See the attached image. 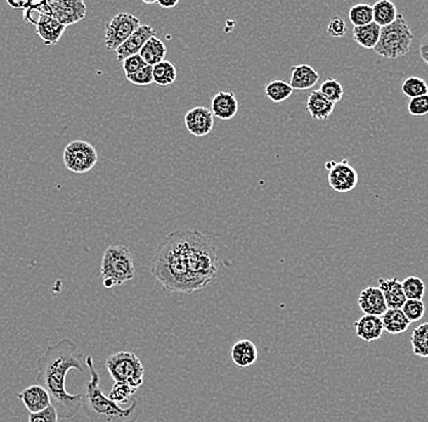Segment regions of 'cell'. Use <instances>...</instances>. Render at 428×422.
Masks as SVG:
<instances>
[{
  "label": "cell",
  "mask_w": 428,
  "mask_h": 422,
  "mask_svg": "<svg viewBox=\"0 0 428 422\" xmlns=\"http://www.w3.org/2000/svg\"><path fill=\"white\" fill-rule=\"evenodd\" d=\"M28 422H59V415L56 413V409L49 405L39 413L30 414Z\"/></svg>",
  "instance_id": "39"
},
{
  "label": "cell",
  "mask_w": 428,
  "mask_h": 422,
  "mask_svg": "<svg viewBox=\"0 0 428 422\" xmlns=\"http://www.w3.org/2000/svg\"><path fill=\"white\" fill-rule=\"evenodd\" d=\"M372 14L374 23L380 27H386L397 20V6L391 0H380L372 6Z\"/></svg>",
  "instance_id": "26"
},
{
  "label": "cell",
  "mask_w": 428,
  "mask_h": 422,
  "mask_svg": "<svg viewBox=\"0 0 428 422\" xmlns=\"http://www.w3.org/2000/svg\"><path fill=\"white\" fill-rule=\"evenodd\" d=\"M184 248L191 273L211 285L218 274L219 257L209 238L196 230H184Z\"/></svg>",
  "instance_id": "4"
},
{
  "label": "cell",
  "mask_w": 428,
  "mask_h": 422,
  "mask_svg": "<svg viewBox=\"0 0 428 422\" xmlns=\"http://www.w3.org/2000/svg\"><path fill=\"white\" fill-rule=\"evenodd\" d=\"M403 313L409 320V323H415L424 318L426 313V306L422 301H415V300H406L404 306L401 308Z\"/></svg>",
  "instance_id": "36"
},
{
  "label": "cell",
  "mask_w": 428,
  "mask_h": 422,
  "mask_svg": "<svg viewBox=\"0 0 428 422\" xmlns=\"http://www.w3.org/2000/svg\"><path fill=\"white\" fill-rule=\"evenodd\" d=\"M383 330L391 335H399L406 333L410 326L409 320L401 309H387L382 315Z\"/></svg>",
  "instance_id": "24"
},
{
  "label": "cell",
  "mask_w": 428,
  "mask_h": 422,
  "mask_svg": "<svg viewBox=\"0 0 428 422\" xmlns=\"http://www.w3.org/2000/svg\"><path fill=\"white\" fill-rule=\"evenodd\" d=\"M106 369L115 382H122L138 390L144 382L145 369L136 354L121 350L106 359Z\"/></svg>",
  "instance_id": "7"
},
{
  "label": "cell",
  "mask_w": 428,
  "mask_h": 422,
  "mask_svg": "<svg viewBox=\"0 0 428 422\" xmlns=\"http://www.w3.org/2000/svg\"><path fill=\"white\" fill-rule=\"evenodd\" d=\"M8 5H9L10 8H13L15 10H25L28 9L30 8V5H31V0L28 1V0H18V1H15V0H8Z\"/></svg>",
  "instance_id": "42"
},
{
  "label": "cell",
  "mask_w": 428,
  "mask_h": 422,
  "mask_svg": "<svg viewBox=\"0 0 428 422\" xmlns=\"http://www.w3.org/2000/svg\"><path fill=\"white\" fill-rule=\"evenodd\" d=\"M403 292L406 295V300H415V301H422L424 293H426V285L422 279L417 276H409L404 281H401Z\"/></svg>",
  "instance_id": "30"
},
{
  "label": "cell",
  "mask_w": 428,
  "mask_h": 422,
  "mask_svg": "<svg viewBox=\"0 0 428 422\" xmlns=\"http://www.w3.org/2000/svg\"><path fill=\"white\" fill-rule=\"evenodd\" d=\"M136 390L133 387L127 385V383H122V382H115L112 390L110 392V395H108L110 399L113 400L115 403H117L118 405L127 404L129 403L131 400H134L136 398Z\"/></svg>",
  "instance_id": "34"
},
{
  "label": "cell",
  "mask_w": 428,
  "mask_h": 422,
  "mask_svg": "<svg viewBox=\"0 0 428 422\" xmlns=\"http://www.w3.org/2000/svg\"><path fill=\"white\" fill-rule=\"evenodd\" d=\"M38 385L49 393L51 405L56 409L59 418H72L82 408L83 393L71 395L66 390V375L70 370L84 373L83 354L74 342L63 338L56 345L48 347L37 363Z\"/></svg>",
  "instance_id": "1"
},
{
  "label": "cell",
  "mask_w": 428,
  "mask_h": 422,
  "mask_svg": "<svg viewBox=\"0 0 428 422\" xmlns=\"http://www.w3.org/2000/svg\"><path fill=\"white\" fill-rule=\"evenodd\" d=\"M335 103L326 99L319 90L311 91L306 101V111L318 121L329 120L331 113H334Z\"/></svg>",
  "instance_id": "20"
},
{
  "label": "cell",
  "mask_w": 428,
  "mask_h": 422,
  "mask_svg": "<svg viewBox=\"0 0 428 422\" xmlns=\"http://www.w3.org/2000/svg\"><path fill=\"white\" fill-rule=\"evenodd\" d=\"M139 55L146 65L153 68L155 65L164 61L167 55V46L161 39H158L157 37H153L146 41L143 49L140 50Z\"/></svg>",
  "instance_id": "22"
},
{
  "label": "cell",
  "mask_w": 428,
  "mask_h": 422,
  "mask_svg": "<svg viewBox=\"0 0 428 422\" xmlns=\"http://www.w3.org/2000/svg\"><path fill=\"white\" fill-rule=\"evenodd\" d=\"M257 358V347L249 340H240L231 348V359L240 368L251 366Z\"/></svg>",
  "instance_id": "21"
},
{
  "label": "cell",
  "mask_w": 428,
  "mask_h": 422,
  "mask_svg": "<svg viewBox=\"0 0 428 422\" xmlns=\"http://www.w3.org/2000/svg\"><path fill=\"white\" fill-rule=\"evenodd\" d=\"M408 110L411 116L424 117L428 115V94L410 99Z\"/></svg>",
  "instance_id": "38"
},
{
  "label": "cell",
  "mask_w": 428,
  "mask_h": 422,
  "mask_svg": "<svg viewBox=\"0 0 428 422\" xmlns=\"http://www.w3.org/2000/svg\"><path fill=\"white\" fill-rule=\"evenodd\" d=\"M349 20L354 27H361L374 23L372 6L368 4L354 5L349 10Z\"/></svg>",
  "instance_id": "33"
},
{
  "label": "cell",
  "mask_w": 428,
  "mask_h": 422,
  "mask_svg": "<svg viewBox=\"0 0 428 422\" xmlns=\"http://www.w3.org/2000/svg\"><path fill=\"white\" fill-rule=\"evenodd\" d=\"M358 305L365 315L382 316L388 309L382 291L376 286L364 288L358 298Z\"/></svg>",
  "instance_id": "14"
},
{
  "label": "cell",
  "mask_w": 428,
  "mask_h": 422,
  "mask_svg": "<svg viewBox=\"0 0 428 422\" xmlns=\"http://www.w3.org/2000/svg\"><path fill=\"white\" fill-rule=\"evenodd\" d=\"M293 89L284 81H273L266 86V96L273 103H283L292 95Z\"/></svg>",
  "instance_id": "31"
},
{
  "label": "cell",
  "mask_w": 428,
  "mask_h": 422,
  "mask_svg": "<svg viewBox=\"0 0 428 422\" xmlns=\"http://www.w3.org/2000/svg\"><path fill=\"white\" fill-rule=\"evenodd\" d=\"M53 18L63 26H71L86 18V5L82 0H49Z\"/></svg>",
  "instance_id": "10"
},
{
  "label": "cell",
  "mask_w": 428,
  "mask_h": 422,
  "mask_svg": "<svg viewBox=\"0 0 428 422\" xmlns=\"http://www.w3.org/2000/svg\"><path fill=\"white\" fill-rule=\"evenodd\" d=\"M358 173L348 160L335 162L329 171V184L336 193H346L356 189L358 185Z\"/></svg>",
  "instance_id": "11"
},
{
  "label": "cell",
  "mask_w": 428,
  "mask_h": 422,
  "mask_svg": "<svg viewBox=\"0 0 428 422\" xmlns=\"http://www.w3.org/2000/svg\"><path fill=\"white\" fill-rule=\"evenodd\" d=\"M319 91L324 95L326 99L330 100L335 105L342 100L343 94H344L342 84L336 81L335 78H328L326 81L323 82Z\"/></svg>",
  "instance_id": "35"
},
{
  "label": "cell",
  "mask_w": 428,
  "mask_h": 422,
  "mask_svg": "<svg viewBox=\"0 0 428 422\" xmlns=\"http://www.w3.org/2000/svg\"><path fill=\"white\" fill-rule=\"evenodd\" d=\"M65 30L66 26H63L59 21L51 18L37 26V34L44 44L53 46L59 43L65 33Z\"/></svg>",
  "instance_id": "23"
},
{
  "label": "cell",
  "mask_w": 428,
  "mask_h": 422,
  "mask_svg": "<svg viewBox=\"0 0 428 422\" xmlns=\"http://www.w3.org/2000/svg\"><path fill=\"white\" fill-rule=\"evenodd\" d=\"M420 55H421V58L424 60V63L428 65V51H420Z\"/></svg>",
  "instance_id": "45"
},
{
  "label": "cell",
  "mask_w": 428,
  "mask_h": 422,
  "mask_svg": "<svg viewBox=\"0 0 428 422\" xmlns=\"http://www.w3.org/2000/svg\"><path fill=\"white\" fill-rule=\"evenodd\" d=\"M128 82H131L133 84L139 87L150 86L151 83H153V66H145V68L139 70L138 72L133 73V75H128L126 76Z\"/></svg>",
  "instance_id": "37"
},
{
  "label": "cell",
  "mask_w": 428,
  "mask_h": 422,
  "mask_svg": "<svg viewBox=\"0 0 428 422\" xmlns=\"http://www.w3.org/2000/svg\"><path fill=\"white\" fill-rule=\"evenodd\" d=\"M153 83L157 86L167 87L174 83L178 77V71L176 66L169 61H162V63L155 65L153 68Z\"/></svg>",
  "instance_id": "28"
},
{
  "label": "cell",
  "mask_w": 428,
  "mask_h": 422,
  "mask_svg": "<svg viewBox=\"0 0 428 422\" xmlns=\"http://www.w3.org/2000/svg\"><path fill=\"white\" fill-rule=\"evenodd\" d=\"M354 326L356 336L365 342L376 341L384 333L382 319L376 315H363L361 319L356 321Z\"/></svg>",
  "instance_id": "19"
},
{
  "label": "cell",
  "mask_w": 428,
  "mask_h": 422,
  "mask_svg": "<svg viewBox=\"0 0 428 422\" xmlns=\"http://www.w3.org/2000/svg\"><path fill=\"white\" fill-rule=\"evenodd\" d=\"M379 288L382 291L388 309H401L406 302L403 286L398 278L379 279Z\"/></svg>",
  "instance_id": "17"
},
{
  "label": "cell",
  "mask_w": 428,
  "mask_h": 422,
  "mask_svg": "<svg viewBox=\"0 0 428 422\" xmlns=\"http://www.w3.org/2000/svg\"><path fill=\"white\" fill-rule=\"evenodd\" d=\"M414 34L411 32L406 18L401 14L392 25L381 27L379 43L375 46L374 51L382 58H396L406 56L410 51Z\"/></svg>",
  "instance_id": "6"
},
{
  "label": "cell",
  "mask_w": 428,
  "mask_h": 422,
  "mask_svg": "<svg viewBox=\"0 0 428 422\" xmlns=\"http://www.w3.org/2000/svg\"><path fill=\"white\" fill-rule=\"evenodd\" d=\"M16 395L25 404L30 414L39 413L51 405L49 393L44 387H41L38 383L25 388L21 393H18Z\"/></svg>",
  "instance_id": "15"
},
{
  "label": "cell",
  "mask_w": 428,
  "mask_h": 422,
  "mask_svg": "<svg viewBox=\"0 0 428 422\" xmlns=\"http://www.w3.org/2000/svg\"><path fill=\"white\" fill-rule=\"evenodd\" d=\"M156 37V31L149 25H140L139 28L131 34L117 50L116 56L118 61H124L126 58L138 55L146 41Z\"/></svg>",
  "instance_id": "13"
},
{
  "label": "cell",
  "mask_w": 428,
  "mask_h": 422,
  "mask_svg": "<svg viewBox=\"0 0 428 422\" xmlns=\"http://www.w3.org/2000/svg\"><path fill=\"white\" fill-rule=\"evenodd\" d=\"M86 364L91 371V380L86 381L82 398V408L91 422H134L141 413L139 398L131 402L129 408L110 399L100 387V375L94 366L91 355L86 359Z\"/></svg>",
  "instance_id": "3"
},
{
  "label": "cell",
  "mask_w": 428,
  "mask_h": 422,
  "mask_svg": "<svg viewBox=\"0 0 428 422\" xmlns=\"http://www.w3.org/2000/svg\"><path fill=\"white\" fill-rule=\"evenodd\" d=\"M106 288L119 286L136 276V267L129 248L122 245H111L105 250L100 268Z\"/></svg>",
  "instance_id": "5"
},
{
  "label": "cell",
  "mask_w": 428,
  "mask_h": 422,
  "mask_svg": "<svg viewBox=\"0 0 428 422\" xmlns=\"http://www.w3.org/2000/svg\"><path fill=\"white\" fill-rule=\"evenodd\" d=\"M157 3L163 9H171V8H176V5H178V0H174V1H162V0H158Z\"/></svg>",
  "instance_id": "43"
},
{
  "label": "cell",
  "mask_w": 428,
  "mask_h": 422,
  "mask_svg": "<svg viewBox=\"0 0 428 422\" xmlns=\"http://www.w3.org/2000/svg\"><path fill=\"white\" fill-rule=\"evenodd\" d=\"M319 79L320 76L316 68L303 63L291 68V79L289 84L293 90H308L316 86Z\"/></svg>",
  "instance_id": "18"
},
{
  "label": "cell",
  "mask_w": 428,
  "mask_h": 422,
  "mask_svg": "<svg viewBox=\"0 0 428 422\" xmlns=\"http://www.w3.org/2000/svg\"><path fill=\"white\" fill-rule=\"evenodd\" d=\"M123 70H124V73H126V76L128 75H133V73L138 72L139 70L145 68V66H148L146 63H145L144 60L141 58L139 54L134 55V56H131V58H126L124 61H123Z\"/></svg>",
  "instance_id": "41"
},
{
  "label": "cell",
  "mask_w": 428,
  "mask_h": 422,
  "mask_svg": "<svg viewBox=\"0 0 428 422\" xmlns=\"http://www.w3.org/2000/svg\"><path fill=\"white\" fill-rule=\"evenodd\" d=\"M153 278L169 292L193 293L207 288L201 279L191 273L185 255L184 230L169 234L153 260Z\"/></svg>",
  "instance_id": "2"
},
{
  "label": "cell",
  "mask_w": 428,
  "mask_h": 422,
  "mask_svg": "<svg viewBox=\"0 0 428 422\" xmlns=\"http://www.w3.org/2000/svg\"><path fill=\"white\" fill-rule=\"evenodd\" d=\"M51 18L53 13L48 1H31L30 8L23 11V20L36 26Z\"/></svg>",
  "instance_id": "27"
},
{
  "label": "cell",
  "mask_w": 428,
  "mask_h": 422,
  "mask_svg": "<svg viewBox=\"0 0 428 422\" xmlns=\"http://www.w3.org/2000/svg\"><path fill=\"white\" fill-rule=\"evenodd\" d=\"M213 116L228 121L236 116V113L239 111V103L235 96L234 93L230 91H219L214 95L212 99V110Z\"/></svg>",
  "instance_id": "16"
},
{
  "label": "cell",
  "mask_w": 428,
  "mask_h": 422,
  "mask_svg": "<svg viewBox=\"0 0 428 422\" xmlns=\"http://www.w3.org/2000/svg\"><path fill=\"white\" fill-rule=\"evenodd\" d=\"M328 33L334 38H342L347 33V25L338 16L332 18L328 25Z\"/></svg>",
  "instance_id": "40"
},
{
  "label": "cell",
  "mask_w": 428,
  "mask_h": 422,
  "mask_svg": "<svg viewBox=\"0 0 428 422\" xmlns=\"http://www.w3.org/2000/svg\"><path fill=\"white\" fill-rule=\"evenodd\" d=\"M380 34L381 27L375 23L353 28V39L365 49H374L379 43Z\"/></svg>",
  "instance_id": "25"
},
{
  "label": "cell",
  "mask_w": 428,
  "mask_h": 422,
  "mask_svg": "<svg viewBox=\"0 0 428 422\" xmlns=\"http://www.w3.org/2000/svg\"><path fill=\"white\" fill-rule=\"evenodd\" d=\"M420 51H428V33L424 34V38H422V41H421V44H420Z\"/></svg>",
  "instance_id": "44"
},
{
  "label": "cell",
  "mask_w": 428,
  "mask_h": 422,
  "mask_svg": "<svg viewBox=\"0 0 428 422\" xmlns=\"http://www.w3.org/2000/svg\"><path fill=\"white\" fill-rule=\"evenodd\" d=\"M185 127L194 136H206L213 131L214 127L212 111L205 106L191 108L189 113L185 115Z\"/></svg>",
  "instance_id": "12"
},
{
  "label": "cell",
  "mask_w": 428,
  "mask_h": 422,
  "mask_svg": "<svg viewBox=\"0 0 428 422\" xmlns=\"http://www.w3.org/2000/svg\"><path fill=\"white\" fill-rule=\"evenodd\" d=\"M401 91L408 98L415 99L428 94V84L420 77H408L401 84Z\"/></svg>",
  "instance_id": "32"
},
{
  "label": "cell",
  "mask_w": 428,
  "mask_h": 422,
  "mask_svg": "<svg viewBox=\"0 0 428 422\" xmlns=\"http://www.w3.org/2000/svg\"><path fill=\"white\" fill-rule=\"evenodd\" d=\"M139 18L128 13H119L106 23L105 45L106 49L116 50L139 28Z\"/></svg>",
  "instance_id": "9"
},
{
  "label": "cell",
  "mask_w": 428,
  "mask_h": 422,
  "mask_svg": "<svg viewBox=\"0 0 428 422\" xmlns=\"http://www.w3.org/2000/svg\"><path fill=\"white\" fill-rule=\"evenodd\" d=\"M98 162V151L84 140H74L63 150V163L68 171L84 174L94 168Z\"/></svg>",
  "instance_id": "8"
},
{
  "label": "cell",
  "mask_w": 428,
  "mask_h": 422,
  "mask_svg": "<svg viewBox=\"0 0 428 422\" xmlns=\"http://www.w3.org/2000/svg\"><path fill=\"white\" fill-rule=\"evenodd\" d=\"M411 346L415 355L428 358V323L421 324L411 333Z\"/></svg>",
  "instance_id": "29"
}]
</instances>
